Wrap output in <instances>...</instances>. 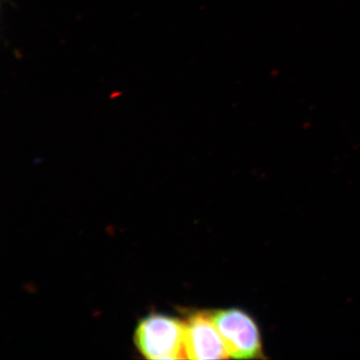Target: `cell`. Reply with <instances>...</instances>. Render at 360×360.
I'll return each instance as SVG.
<instances>
[{
    "mask_svg": "<svg viewBox=\"0 0 360 360\" xmlns=\"http://www.w3.org/2000/svg\"><path fill=\"white\" fill-rule=\"evenodd\" d=\"M135 343L148 359H187L186 323L165 315H150L139 323Z\"/></svg>",
    "mask_w": 360,
    "mask_h": 360,
    "instance_id": "6da1fadb",
    "label": "cell"
},
{
    "mask_svg": "<svg viewBox=\"0 0 360 360\" xmlns=\"http://www.w3.org/2000/svg\"><path fill=\"white\" fill-rule=\"evenodd\" d=\"M210 314L229 357L238 359L259 357L262 349L259 331L249 314L237 309L217 310Z\"/></svg>",
    "mask_w": 360,
    "mask_h": 360,
    "instance_id": "7a4b0ae2",
    "label": "cell"
},
{
    "mask_svg": "<svg viewBox=\"0 0 360 360\" xmlns=\"http://www.w3.org/2000/svg\"><path fill=\"white\" fill-rule=\"evenodd\" d=\"M186 351L188 359H224L229 355L221 335L208 312L191 315L186 323Z\"/></svg>",
    "mask_w": 360,
    "mask_h": 360,
    "instance_id": "3957f363",
    "label": "cell"
}]
</instances>
